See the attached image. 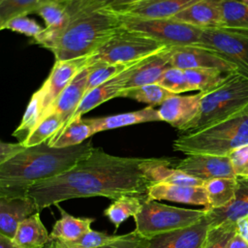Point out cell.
I'll return each instance as SVG.
<instances>
[{"instance_id":"obj_27","label":"cell","mask_w":248,"mask_h":248,"mask_svg":"<svg viewBox=\"0 0 248 248\" xmlns=\"http://www.w3.org/2000/svg\"><path fill=\"white\" fill-rule=\"evenodd\" d=\"M203 186L205 188L208 206L205 210L223 207L229 204L234 198L237 180L236 177H221L204 181Z\"/></svg>"},{"instance_id":"obj_21","label":"cell","mask_w":248,"mask_h":248,"mask_svg":"<svg viewBox=\"0 0 248 248\" xmlns=\"http://www.w3.org/2000/svg\"><path fill=\"white\" fill-rule=\"evenodd\" d=\"M171 18L200 29L221 27V0H201Z\"/></svg>"},{"instance_id":"obj_49","label":"cell","mask_w":248,"mask_h":248,"mask_svg":"<svg viewBox=\"0 0 248 248\" xmlns=\"http://www.w3.org/2000/svg\"><path fill=\"white\" fill-rule=\"evenodd\" d=\"M240 1H242V2H244V3H246V4H248V0H240Z\"/></svg>"},{"instance_id":"obj_23","label":"cell","mask_w":248,"mask_h":248,"mask_svg":"<svg viewBox=\"0 0 248 248\" xmlns=\"http://www.w3.org/2000/svg\"><path fill=\"white\" fill-rule=\"evenodd\" d=\"M124 82H125V76L123 72L117 77L113 78L112 79L87 92L83 97L82 101L80 102L78 108H77V110L75 111V113L73 114L69 122L67 123V125L76 119L81 118L83 114L93 109L94 108L98 107L99 105L110 99H113L116 97H122V94L124 91Z\"/></svg>"},{"instance_id":"obj_1","label":"cell","mask_w":248,"mask_h":248,"mask_svg":"<svg viewBox=\"0 0 248 248\" xmlns=\"http://www.w3.org/2000/svg\"><path fill=\"white\" fill-rule=\"evenodd\" d=\"M147 159L115 156L95 147L71 170L31 186L27 196L39 211L71 199L145 197L150 185L144 172Z\"/></svg>"},{"instance_id":"obj_25","label":"cell","mask_w":248,"mask_h":248,"mask_svg":"<svg viewBox=\"0 0 248 248\" xmlns=\"http://www.w3.org/2000/svg\"><path fill=\"white\" fill-rule=\"evenodd\" d=\"M61 217L57 220L49 233L50 239L72 241L78 239L91 230V224L95 221L90 217H75L56 204Z\"/></svg>"},{"instance_id":"obj_4","label":"cell","mask_w":248,"mask_h":248,"mask_svg":"<svg viewBox=\"0 0 248 248\" xmlns=\"http://www.w3.org/2000/svg\"><path fill=\"white\" fill-rule=\"evenodd\" d=\"M248 144V106L210 126L184 133L172 142L175 151L189 154L228 156Z\"/></svg>"},{"instance_id":"obj_10","label":"cell","mask_w":248,"mask_h":248,"mask_svg":"<svg viewBox=\"0 0 248 248\" xmlns=\"http://www.w3.org/2000/svg\"><path fill=\"white\" fill-rule=\"evenodd\" d=\"M169 49L172 67L182 70L213 69L225 74L238 71L232 63L198 46H178L169 47Z\"/></svg>"},{"instance_id":"obj_48","label":"cell","mask_w":248,"mask_h":248,"mask_svg":"<svg viewBox=\"0 0 248 248\" xmlns=\"http://www.w3.org/2000/svg\"><path fill=\"white\" fill-rule=\"evenodd\" d=\"M53 1H58V2H63V3H72L77 0H53Z\"/></svg>"},{"instance_id":"obj_6","label":"cell","mask_w":248,"mask_h":248,"mask_svg":"<svg viewBox=\"0 0 248 248\" xmlns=\"http://www.w3.org/2000/svg\"><path fill=\"white\" fill-rule=\"evenodd\" d=\"M205 216L204 209H189L142 198L140 211L134 217L135 232L143 238L189 227Z\"/></svg>"},{"instance_id":"obj_43","label":"cell","mask_w":248,"mask_h":248,"mask_svg":"<svg viewBox=\"0 0 248 248\" xmlns=\"http://www.w3.org/2000/svg\"><path fill=\"white\" fill-rule=\"evenodd\" d=\"M237 233H239L248 242V215L242 217L236 222Z\"/></svg>"},{"instance_id":"obj_5","label":"cell","mask_w":248,"mask_h":248,"mask_svg":"<svg viewBox=\"0 0 248 248\" xmlns=\"http://www.w3.org/2000/svg\"><path fill=\"white\" fill-rule=\"evenodd\" d=\"M246 106H248V76L239 71L232 72L218 87L204 92L199 114L186 133L217 123Z\"/></svg>"},{"instance_id":"obj_42","label":"cell","mask_w":248,"mask_h":248,"mask_svg":"<svg viewBox=\"0 0 248 248\" xmlns=\"http://www.w3.org/2000/svg\"><path fill=\"white\" fill-rule=\"evenodd\" d=\"M25 146L20 143H13V142H4L0 143V164L7 162L8 160L14 158L16 155L20 153Z\"/></svg>"},{"instance_id":"obj_47","label":"cell","mask_w":248,"mask_h":248,"mask_svg":"<svg viewBox=\"0 0 248 248\" xmlns=\"http://www.w3.org/2000/svg\"><path fill=\"white\" fill-rule=\"evenodd\" d=\"M0 248H19V247L13 242V239L0 234Z\"/></svg>"},{"instance_id":"obj_29","label":"cell","mask_w":248,"mask_h":248,"mask_svg":"<svg viewBox=\"0 0 248 248\" xmlns=\"http://www.w3.org/2000/svg\"><path fill=\"white\" fill-rule=\"evenodd\" d=\"M142 198L136 196H122L113 202L104 210V215L114 225L115 230L129 217H135L141 209Z\"/></svg>"},{"instance_id":"obj_17","label":"cell","mask_w":248,"mask_h":248,"mask_svg":"<svg viewBox=\"0 0 248 248\" xmlns=\"http://www.w3.org/2000/svg\"><path fill=\"white\" fill-rule=\"evenodd\" d=\"M37 212L36 202L28 196L0 198V234L13 239L19 224Z\"/></svg>"},{"instance_id":"obj_45","label":"cell","mask_w":248,"mask_h":248,"mask_svg":"<svg viewBox=\"0 0 248 248\" xmlns=\"http://www.w3.org/2000/svg\"><path fill=\"white\" fill-rule=\"evenodd\" d=\"M229 248H248V242L239 233L236 232L232 237Z\"/></svg>"},{"instance_id":"obj_26","label":"cell","mask_w":248,"mask_h":248,"mask_svg":"<svg viewBox=\"0 0 248 248\" xmlns=\"http://www.w3.org/2000/svg\"><path fill=\"white\" fill-rule=\"evenodd\" d=\"M93 135L95 134L89 119H83L81 117L69 123L47 140V142L51 147H70L86 141V140Z\"/></svg>"},{"instance_id":"obj_38","label":"cell","mask_w":248,"mask_h":248,"mask_svg":"<svg viewBox=\"0 0 248 248\" xmlns=\"http://www.w3.org/2000/svg\"><path fill=\"white\" fill-rule=\"evenodd\" d=\"M157 83L175 95L190 91L185 78L184 70L176 67L169 68L162 75L161 78Z\"/></svg>"},{"instance_id":"obj_20","label":"cell","mask_w":248,"mask_h":248,"mask_svg":"<svg viewBox=\"0 0 248 248\" xmlns=\"http://www.w3.org/2000/svg\"><path fill=\"white\" fill-rule=\"evenodd\" d=\"M237 188L233 200L227 205L205 210L209 227L218 226L225 222L236 223L248 215V176H237Z\"/></svg>"},{"instance_id":"obj_36","label":"cell","mask_w":248,"mask_h":248,"mask_svg":"<svg viewBox=\"0 0 248 248\" xmlns=\"http://www.w3.org/2000/svg\"><path fill=\"white\" fill-rule=\"evenodd\" d=\"M45 0H0V25L16 17L36 14Z\"/></svg>"},{"instance_id":"obj_9","label":"cell","mask_w":248,"mask_h":248,"mask_svg":"<svg viewBox=\"0 0 248 248\" xmlns=\"http://www.w3.org/2000/svg\"><path fill=\"white\" fill-rule=\"evenodd\" d=\"M197 46L216 53L248 76V29L226 27L202 29Z\"/></svg>"},{"instance_id":"obj_12","label":"cell","mask_w":248,"mask_h":248,"mask_svg":"<svg viewBox=\"0 0 248 248\" xmlns=\"http://www.w3.org/2000/svg\"><path fill=\"white\" fill-rule=\"evenodd\" d=\"M170 67L172 66L170 60L169 47L141 59L124 72L125 82L122 97L129 90L146 84L157 83L162 75Z\"/></svg>"},{"instance_id":"obj_14","label":"cell","mask_w":248,"mask_h":248,"mask_svg":"<svg viewBox=\"0 0 248 248\" xmlns=\"http://www.w3.org/2000/svg\"><path fill=\"white\" fill-rule=\"evenodd\" d=\"M203 94L204 92H199L195 95H174L170 97L158 109L161 121L169 123L182 133H186L199 114Z\"/></svg>"},{"instance_id":"obj_3","label":"cell","mask_w":248,"mask_h":248,"mask_svg":"<svg viewBox=\"0 0 248 248\" xmlns=\"http://www.w3.org/2000/svg\"><path fill=\"white\" fill-rule=\"evenodd\" d=\"M121 27L118 14L111 9H92L82 4L59 33L36 44L48 48L55 61L84 58L95 52Z\"/></svg>"},{"instance_id":"obj_13","label":"cell","mask_w":248,"mask_h":248,"mask_svg":"<svg viewBox=\"0 0 248 248\" xmlns=\"http://www.w3.org/2000/svg\"><path fill=\"white\" fill-rule=\"evenodd\" d=\"M208 230L204 216L189 227L144 238L142 248H202Z\"/></svg>"},{"instance_id":"obj_44","label":"cell","mask_w":248,"mask_h":248,"mask_svg":"<svg viewBox=\"0 0 248 248\" xmlns=\"http://www.w3.org/2000/svg\"><path fill=\"white\" fill-rule=\"evenodd\" d=\"M141 1H144V0H112L108 6V8L111 9V10H118V9H121V8H125V7H128V6H131V5H134L136 3H139V2H141Z\"/></svg>"},{"instance_id":"obj_30","label":"cell","mask_w":248,"mask_h":248,"mask_svg":"<svg viewBox=\"0 0 248 248\" xmlns=\"http://www.w3.org/2000/svg\"><path fill=\"white\" fill-rule=\"evenodd\" d=\"M184 74L190 91L199 92H207L218 87L229 76L213 69H190L184 70Z\"/></svg>"},{"instance_id":"obj_18","label":"cell","mask_w":248,"mask_h":248,"mask_svg":"<svg viewBox=\"0 0 248 248\" xmlns=\"http://www.w3.org/2000/svg\"><path fill=\"white\" fill-rule=\"evenodd\" d=\"M199 1L201 0H144L112 11L121 15L142 18H171Z\"/></svg>"},{"instance_id":"obj_46","label":"cell","mask_w":248,"mask_h":248,"mask_svg":"<svg viewBox=\"0 0 248 248\" xmlns=\"http://www.w3.org/2000/svg\"><path fill=\"white\" fill-rule=\"evenodd\" d=\"M111 1L112 0H84L83 5L88 8L98 9V8L108 6Z\"/></svg>"},{"instance_id":"obj_39","label":"cell","mask_w":248,"mask_h":248,"mask_svg":"<svg viewBox=\"0 0 248 248\" xmlns=\"http://www.w3.org/2000/svg\"><path fill=\"white\" fill-rule=\"evenodd\" d=\"M0 29H8L35 39L43 32L45 28L37 23L35 20L29 18L27 16H22L8 20L4 24L0 25Z\"/></svg>"},{"instance_id":"obj_19","label":"cell","mask_w":248,"mask_h":248,"mask_svg":"<svg viewBox=\"0 0 248 248\" xmlns=\"http://www.w3.org/2000/svg\"><path fill=\"white\" fill-rule=\"evenodd\" d=\"M87 77L88 68L87 66H85L77 74L73 80L62 91V93L58 96V98L46 113L47 115L54 112L60 116L63 121V127L61 129H63L67 125V123L78 108L83 97L85 96Z\"/></svg>"},{"instance_id":"obj_28","label":"cell","mask_w":248,"mask_h":248,"mask_svg":"<svg viewBox=\"0 0 248 248\" xmlns=\"http://www.w3.org/2000/svg\"><path fill=\"white\" fill-rule=\"evenodd\" d=\"M44 117L43 93L41 88L38 89L31 97L26 110L21 118L20 124L14 131L13 136L16 137L18 142L22 143L31 132L38 126Z\"/></svg>"},{"instance_id":"obj_37","label":"cell","mask_w":248,"mask_h":248,"mask_svg":"<svg viewBox=\"0 0 248 248\" xmlns=\"http://www.w3.org/2000/svg\"><path fill=\"white\" fill-rule=\"evenodd\" d=\"M236 232V223L225 222L218 226L209 227L202 248H229Z\"/></svg>"},{"instance_id":"obj_24","label":"cell","mask_w":248,"mask_h":248,"mask_svg":"<svg viewBox=\"0 0 248 248\" xmlns=\"http://www.w3.org/2000/svg\"><path fill=\"white\" fill-rule=\"evenodd\" d=\"M50 236L37 212L23 220L13 238V242L19 248H44Z\"/></svg>"},{"instance_id":"obj_22","label":"cell","mask_w":248,"mask_h":248,"mask_svg":"<svg viewBox=\"0 0 248 248\" xmlns=\"http://www.w3.org/2000/svg\"><path fill=\"white\" fill-rule=\"evenodd\" d=\"M89 121L92 126L94 134H97L99 132L126 127L135 124L161 121V118L158 109H155L153 107L148 106L135 111L108 115L97 118H90Z\"/></svg>"},{"instance_id":"obj_40","label":"cell","mask_w":248,"mask_h":248,"mask_svg":"<svg viewBox=\"0 0 248 248\" xmlns=\"http://www.w3.org/2000/svg\"><path fill=\"white\" fill-rule=\"evenodd\" d=\"M228 156L235 176H248V144L232 150Z\"/></svg>"},{"instance_id":"obj_2","label":"cell","mask_w":248,"mask_h":248,"mask_svg":"<svg viewBox=\"0 0 248 248\" xmlns=\"http://www.w3.org/2000/svg\"><path fill=\"white\" fill-rule=\"evenodd\" d=\"M94 148L90 140L64 148L51 147L47 141L25 147L0 164V198L26 197L31 186L66 172Z\"/></svg>"},{"instance_id":"obj_33","label":"cell","mask_w":248,"mask_h":248,"mask_svg":"<svg viewBox=\"0 0 248 248\" xmlns=\"http://www.w3.org/2000/svg\"><path fill=\"white\" fill-rule=\"evenodd\" d=\"M119 235H109L104 232L90 230L78 239L72 241H62L49 239L48 243L52 248H97L116 240Z\"/></svg>"},{"instance_id":"obj_7","label":"cell","mask_w":248,"mask_h":248,"mask_svg":"<svg viewBox=\"0 0 248 248\" xmlns=\"http://www.w3.org/2000/svg\"><path fill=\"white\" fill-rule=\"evenodd\" d=\"M165 48L166 46L148 36L121 27L95 52L86 57V65L95 62L135 63Z\"/></svg>"},{"instance_id":"obj_35","label":"cell","mask_w":248,"mask_h":248,"mask_svg":"<svg viewBox=\"0 0 248 248\" xmlns=\"http://www.w3.org/2000/svg\"><path fill=\"white\" fill-rule=\"evenodd\" d=\"M174 95L160 84L151 83L129 90L124 93L123 97L131 98L154 108L155 106H162L168 99Z\"/></svg>"},{"instance_id":"obj_11","label":"cell","mask_w":248,"mask_h":248,"mask_svg":"<svg viewBox=\"0 0 248 248\" xmlns=\"http://www.w3.org/2000/svg\"><path fill=\"white\" fill-rule=\"evenodd\" d=\"M174 168L202 181L221 177H236L229 156L189 154L184 159L178 160Z\"/></svg>"},{"instance_id":"obj_8","label":"cell","mask_w":248,"mask_h":248,"mask_svg":"<svg viewBox=\"0 0 248 248\" xmlns=\"http://www.w3.org/2000/svg\"><path fill=\"white\" fill-rule=\"evenodd\" d=\"M118 16L122 27L148 36L167 47L197 46L202 31L173 18H142L121 14Z\"/></svg>"},{"instance_id":"obj_41","label":"cell","mask_w":248,"mask_h":248,"mask_svg":"<svg viewBox=\"0 0 248 248\" xmlns=\"http://www.w3.org/2000/svg\"><path fill=\"white\" fill-rule=\"evenodd\" d=\"M143 241H144V238L139 235L135 231H133L131 232L121 234L116 240L97 248H142ZM44 248H52V247L47 242V244Z\"/></svg>"},{"instance_id":"obj_34","label":"cell","mask_w":248,"mask_h":248,"mask_svg":"<svg viewBox=\"0 0 248 248\" xmlns=\"http://www.w3.org/2000/svg\"><path fill=\"white\" fill-rule=\"evenodd\" d=\"M63 127L60 116L54 112L47 114L38 126L31 132L27 139L22 142L25 147H31L49 140Z\"/></svg>"},{"instance_id":"obj_16","label":"cell","mask_w":248,"mask_h":248,"mask_svg":"<svg viewBox=\"0 0 248 248\" xmlns=\"http://www.w3.org/2000/svg\"><path fill=\"white\" fill-rule=\"evenodd\" d=\"M146 199L151 201H170L180 203L208 206L205 188L202 186L180 185L170 183H153L149 185Z\"/></svg>"},{"instance_id":"obj_32","label":"cell","mask_w":248,"mask_h":248,"mask_svg":"<svg viewBox=\"0 0 248 248\" xmlns=\"http://www.w3.org/2000/svg\"><path fill=\"white\" fill-rule=\"evenodd\" d=\"M221 27L248 29V4L240 0H221Z\"/></svg>"},{"instance_id":"obj_31","label":"cell","mask_w":248,"mask_h":248,"mask_svg":"<svg viewBox=\"0 0 248 248\" xmlns=\"http://www.w3.org/2000/svg\"><path fill=\"white\" fill-rule=\"evenodd\" d=\"M138 62L129 64H110L105 62H95L86 65L88 68L86 93L98 87L99 85L112 79L121 73L127 71Z\"/></svg>"},{"instance_id":"obj_15","label":"cell","mask_w":248,"mask_h":248,"mask_svg":"<svg viewBox=\"0 0 248 248\" xmlns=\"http://www.w3.org/2000/svg\"><path fill=\"white\" fill-rule=\"evenodd\" d=\"M86 66V57L72 60L55 61L47 78L41 86L43 93L44 117L62 91L73 80L77 74ZM43 117V118H44Z\"/></svg>"}]
</instances>
